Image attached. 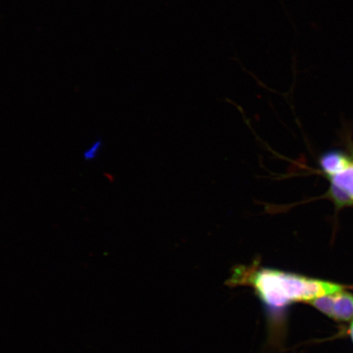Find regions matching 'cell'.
<instances>
[{"label":"cell","instance_id":"obj_3","mask_svg":"<svg viewBox=\"0 0 353 353\" xmlns=\"http://www.w3.org/2000/svg\"><path fill=\"white\" fill-rule=\"evenodd\" d=\"M352 164L350 159L341 152H330L323 154L320 161L322 171L329 176L341 173Z\"/></svg>","mask_w":353,"mask_h":353},{"label":"cell","instance_id":"obj_6","mask_svg":"<svg viewBox=\"0 0 353 353\" xmlns=\"http://www.w3.org/2000/svg\"><path fill=\"white\" fill-rule=\"evenodd\" d=\"M350 334H351V336H352V339L353 341V322H352V324L351 328H350Z\"/></svg>","mask_w":353,"mask_h":353},{"label":"cell","instance_id":"obj_4","mask_svg":"<svg viewBox=\"0 0 353 353\" xmlns=\"http://www.w3.org/2000/svg\"><path fill=\"white\" fill-rule=\"evenodd\" d=\"M332 319L348 321L353 319V295L345 291L333 294Z\"/></svg>","mask_w":353,"mask_h":353},{"label":"cell","instance_id":"obj_2","mask_svg":"<svg viewBox=\"0 0 353 353\" xmlns=\"http://www.w3.org/2000/svg\"><path fill=\"white\" fill-rule=\"evenodd\" d=\"M330 178V193L335 204L339 206L353 204V163L341 173Z\"/></svg>","mask_w":353,"mask_h":353},{"label":"cell","instance_id":"obj_1","mask_svg":"<svg viewBox=\"0 0 353 353\" xmlns=\"http://www.w3.org/2000/svg\"><path fill=\"white\" fill-rule=\"evenodd\" d=\"M228 285L249 286L262 303L268 317H273L291 304L309 303L343 290V286L312 279L276 269L250 267L236 268Z\"/></svg>","mask_w":353,"mask_h":353},{"label":"cell","instance_id":"obj_5","mask_svg":"<svg viewBox=\"0 0 353 353\" xmlns=\"http://www.w3.org/2000/svg\"><path fill=\"white\" fill-rule=\"evenodd\" d=\"M103 147V140L97 139L87 148L83 150L82 157L87 162H91L96 160L99 157L101 149Z\"/></svg>","mask_w":353,"mask_h":353}]
</instances>
